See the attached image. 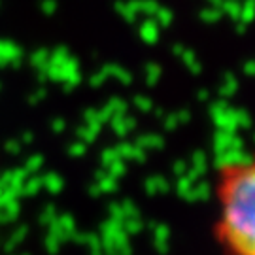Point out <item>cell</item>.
Wrapping results in <instances>:
<instances>
[{"mask_svg": "<svg viewBox=\"0 0 255 255\" xmlns=\"http://www.w3.org/2000/svg\"><path fill=\"white\" fill-rule=\"evenodd\" d=\"M214 238L223 255H255V155L219 164Z\"/></svg>", "mask_w": 255, "mask_h": 255, "instance_id": "obj_1", "label": "cell"}, {"mask_svg": "<svg viewBox=\"0 0 255 255\" xmlns=\"http://www.w3.org/2000/svg\"><path fill=\"white\" fill-rule=\"evenodd\" d=\"M225 9H227L231 15H237L238 11H240V6H238L237 2H227V4H225Z\"/></svg>", "mask_w": 255, "mask_h": 255, "instance_id": "obj_2", "label": "cell"}, {"mask_svg": "<svg viewBox=\"0 0 255 255\" xmlns=\"http://www.w3.org/2000/svg\"><path fill=\"white\" fill-rule=\"evenodd\" d=\"M44 9H46L47 13H51V11L55 9V2H53V0H46V2H44Z\"/></svg>", "mask_w": 255, "mask_h": 255, "instance_id": "obj_3", "label": "cell"}, {"mask_svg": "<svg viewBox=\"0 0 255 255\" xmlns=\"http://www.w3.org/2000/svg\"><path fill=\"white\" fill-rule=\"evenodd\" d=\"M214 2H218V4H219V0H214Z\"/></svg>", "mask_w": 255, "mask_h": 255, "instance_id": "obj_4", "label": "cell"}]
</instances>
